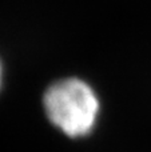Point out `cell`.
<instances>
[{
	"label": "cell",
	"mask_w": 151,
	"mask_h": 152,
	"mask_svg": "<svg viewBox=\"0 0 151 152\" xmlns=\"http://www.w3.org/2000/svg\"><path fill=\"white\" fill-rule=\"evenodd\" d=\"M43 104L51 123L70 137L86 136L95 127L98 96L80 79H62L51 84L44 92Z\"/></svg>",
	"instance_id": "6da1fadb"
},
{
	"label": "cell",
	"mask_w": 151,
	"mask_h": 152,
	"mask_svg": "<svg viewBox=\"0 0 151 152\" xmlns=\"http://www.w3.org/2000/svg\"><path fill=\"white\" fill-rule=\"evenodd\" d=\"M1 80H3V67L1 63H0V87H1Z\"/></svg>",
	"instance_id": "7a4b0ae2"
}]
</instances>
